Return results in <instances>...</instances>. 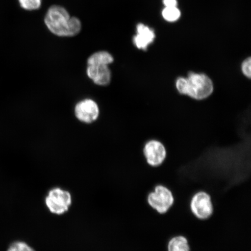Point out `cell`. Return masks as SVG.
Masks as SVG:
<instances>
[{
    "mask_svg": "<svg viewBox=\"0 0 251 251\" xmlns=\"http://www.w3.org/2000/svg\"><path fill=\"white\" fill-rule=\"evenodd\" d=\"M45 21L50 31L58 36H76L81 28L80 20L71 17L67 9L59 5H53L49 9Z\"/></svg>",
    "mask_w": 251,
    "mask_h": 251,
    "instance_id": "obj_1",
    "label": "cell"
},
{
    "mask_svg": "<svg viewBox=\"0 0 251 251\" xmlns=\"http://www.w3.org/2000/svg\"><path fill=\"white\" fill-rule=\"evenodd\" d=\"M176 87L182 95L199 101L208 98L214 90L213 81L208 75L196 72H190L187 77L177 78Z\"/></svg>",
    "mask_w": 251,
    "mask_h": 251,
    "instance_id": "obj_2",
    "label": "cell"
},
{
    "mask_svg": "<svg viewBox=\"0 0 251 251\" xmlns=\"http://www.w3.org/2000/svg\"><path fill=\"white\" fill-rule=\"evenodd\" d=\"M149 205L159 214H165L175 202L174 196L171 190L164 185H157L154 190L147 196Z\"/></svg>",
    "mask_w": 251,
    "mask_h": 251,
    "instance_id": "obj_3",
    "label": "cell"
},
{
    "mask_svg": "<svg viewBox=\"0 0 251 251\" xmlns=\"http://www.w3.org/2000/svg\"><path fill=\"white\" fill-rule=\"evenodd\" d=\"M191 212L201 221L208 220L213 215L214 208L211 196L204 191H200L193 196L190 201Z\"/></svg>",
    "mask_w": 251,
    "mask_h": 251,
    "instance_id": "obj_4",
    "label": "cell"
},
{
    "mask_svg": "<svg viewBox=\"0 0 251 251\" xmlns=\"http://www.w3.org/2000/svg\"><path fill=\"white\" fill-rule=\"evenodd\" d=\"M71 203L70 192L60 188L50 190L46 199V205L50 212L56 215H61L68 211Z\"/></svg>",
    "mask_w": 251,
    "mask_h": 251,
    "instance_id": "obj_5",
    "label": "cell"
},
{
    "mask_svg": "<svg viewBox=\"0 0 251 251\" xmlns=\"http://www.w3.org/2000/svg\"><path fill=\"white\" fill-rule=\"evenodd\" d=\"M143 152L147 164L152 167L161 166L167 155L164 144L156 140L149 141L144 146Z\"/></svg>",
    "mask_w": 251,
    "mask_h": 251,
    "instance_id": "obj_6",
    "label": "cell"
},
{
    "mask_svg": "<svg viewBox=\"0 0 251 251\" xmlns=\"http://www.w3.org/2000/svg\"><path fill=\"white\" fill-rule=\"evenodd\" d=\"M75 115L78 120L90 124L98 118L99 108L92 100L87 99L78 102L75 107Z\"/></svg>",
    "mask_w": 251,
    "mask_h": 251,
    "instance_id": "obj_7",
    "label": "cell"
},
{
    "mask_svg": "<svg viewBox=\"0 0 251 251\" xmlns=\"http://www.w3.org/2000/svg\"><path fill=\"white\" fill-rule=\"evenodd\" d=\"M108 66L99 64L88 65V76L98 85H108L111 80V72Z\"/></svg>",
    "mask_w": 251,
    "mask_h": 251,
    "instance_id": "obj_8",
    "label": "cell"
},
{
    "mask_svg": "<svg viewBox=\"0 0 251 251\" xmlns=\"http://www.w3.org/2000/svg\"><path fill=\"white\" fill-rule=\"evenodd\" d=\"M155 38L153 30L142 24L137 26V34L134 36L133 42L138 49L147 50Z\"/></svg>",
    "mask_w": 251,
    "mask_h": 251,
    "instance_id": "obj_9",
    "label": "cell"
},
{
    "mask_svg": "<svg viewBox=\"0 0 251 251\" xmlns=\"http://www.w3.org/2000/svg\"><path fill=\"white\" fill-rule=\"evenodd\" d=\"M190 247L186 237L177 235L171 238L168 244V251H190Z\"/></svg>",
    "mask_w": 251,
    "mask_h": 251,
    "instance_id": "obj_10",
    "label": "cell"
},
{
    "mask_svg": "<svg viewBox=\"0 0 251 251\" xmlns=\"http://www.w3.org/2000/svg\"><path fill=\"white\" fill-rule=\"evenodd\" d=\"M114 62L112 56L108 52L99 51L94 53L88 59V65L99 64L108 65Z\"/></svg>",
    "mask_w": 251,
    "mask_h": 251,
    "instance_id": "obj_11",
    "label": "cell"
},
{
    "mask_svg": "<svg viewBox=\"0 0 251 251\" xmlns=\"http://www.w3.org/2000/svg\"><path fill=\"white\" fill-rule=\"evenodd\" d=\"M181 13L177 7H166L162 11L163 17L169 22H175L180 17Z\"/></svg>",
    "mask_w": 251,
    "mask_h": 251,
    "instance_id": "obj_12",
    "label": "cell"
},
{
    "mask_svg": "<svg viewBox=\"0 0 251 251\" xmlns=\"http://www.w3.org/2000/svg\"><path fill=\"white\" fill-rule=\"evenodd\" d=\"M6 251H35L27 243L23 241H15L12 243Z\"/></svg>",
    "mask_w": 251,
    "mask_h": 251,
    "instance_id": "obj_13",
    "label": "cell"
},
{
    "mask_svg": "<svg viewBox=\"0 0 251 251\" xmlns=\"http://www.w3.org/2000/svg\"><path fill=\"white\" fill-rule=\"evenodd\" d=\"M22 8L26 10H35L42 4V0H19Z\"/></svg>",
    "mask_w": 251,
    "mask_h": 251,
    "instance_id": "obj_14",
    "label": "cell"
},
{
    "mask_svg": "<svg viewBox=\"0 0 251 251\" xmlns=\"http://www.w3.org/2000/svg\"><path fill=\"white\" fill-rule=\"evenodd\" d=\"M241 71L245 76L251 78V59L249 57L243 62L241 64Z\"/></svg>",
    "mask_w": 251,
    "mask_h": 251,
    "instance_id": "obj_15",
    "label": "cell"
},
{
    "mask_svg": "<svg viewBox=\"0 0 251 251\" xmlns=\"http://www.w3.org/2000/svg\"><path fill=\"white\" fill-rule=\"evenodd\" d=\"M166 7H177V0H163Z\"/></svg>",
    "mask_w": 251,
    "mask_h": 251,
    "instance_id": "obj_16",
    "label": "cell"
}]
</instances>
